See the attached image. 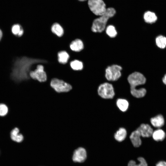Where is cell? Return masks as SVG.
<instances>
[{"label":"cell","instance_id":"6da1fadb","mask_svg":"<svg viewBox=\"0 0 166 166\" xmlns=\"http://www.w3.org/2000/svg\"><path fill=\"white\" fill-rule=\"evenodd\" d=\"M127 81L130 86V92L133 97L139 99L144 97L147 93V90L144 88L138 89L137 87L144 85L146 79L143 73L138 71L131 73L128 76Z\"/></svg>","mask_w":166,"mask_h":166},{"label":"cell","instance_id":"7a4b0ae2","mask_svg":"<svg viewBox=\"0 0 166 166\" xmlns=\"http://www.w3.org/2000/svg\"><path fill=\"white\" fill-rule=\"evenodd\" d=\"M31 61L25 57L17 58L12 68L11 74L12 79L16 82L27 79L29 77L30 65L32 63L30 62Z\"/></svg>","mask_w":166,"mask_h":166},{"label":"cell","instance_id":"3957f363","mask_svg":"<svg viewBox=\"0 0 166 166\" xmlns=\"http://www.w3.org/2000/svg\"><path fill=\"white\" fill-rule=\"evenodd\" d=\"M116 13L115 9L112 7L106 9L105 13L93 22L91 30L94 33H101L105 30L108 20L113 17Z\"/></svg>","mask_w":166,"mask_h":166},{"label":"cell","instance_id":"277c9868","mask_svg":"<svg viewBox=\"0 0 166 166\" xmlns=\"http://www.w3.org/2000/svg\"><path fill=\"white\" fill-rule=\"evenodd\" d=\"M98 96L105 100L113 99L115 95V89L111 83L104 82L98 85L97 89Z\"/></svg>","mask_w":166,"mask_h":166},{"label":"cell","instance_id":"5b68a950","mask_svg":"<svg viewBox=\"0 0 166 166\" xmlns=\"http://www.w3.org/2000/svg\"><path fill=\"white\" fill-rule=\"evenodd\" d=\"M122 67L114 64L107 67L105 70V77L109 81H116L119 79L121 76Z\"/></svg>","mask_w":166,"mask_h":166},{"label":"cell","instance_id":"8992f818","mask_svg":"<svg viewBox=\"0 0 166 166\" xmlns=\"http://www.w3.org/2000/svg\"><path fill=\"white\" fill-rule=\"evenodd\" d=\"M88 4L90 10L96 15L101 16L106 11L105 4L102 0H89Z\"/></svg>","mask_w":166,"mask_h":166},{"label":"cell","instance_id":"52a82bcc","mask_svg":"<svg viewBox=\"0 0 166 166\" xmlns=\"http://www.w3.org/2000/svg\"><path fill=\"white\" fill-rule=\"evenodd\" d=\"M50 85L55 91L59 93L68 92L72 88L70 84L57 78L52 79L50 82Z\"/></svg>","mask_w":166,"mask_h":166},{"label":"cell","instance_id":"ba28073f","mask_svg":"<svg viewBox=\"0 0 166 166\" xmlns=\"http://www.w3.org/2000/svg\"><path fill=\"white\" fill-rule=\"evenodd\" d=\"M29 75L32 79L41 82H44L47 79L46 73L44 70V66L42 65H37L34 70L30 71Z\"/></svg>","mask_w":166,"mask_h":166},{"label":"cell","instance_id":"9c48e42d","mask_svg":"<svg viewBox=\"0 0 166 166\" xmlns=\"http://www.w3.org/2000/svg\"><path fill=\"white\" fill-rule=\"evenodd\" d=\"M87 156V152L85 149L79 147L73 151L72 159L75 163H81L85 160Z\"/></svg>","mask_w":166,"mask_h":166},{"label":"cell","instance_id":"30bf717a","mask_svg":"<svg viewBox=\"0 0 166 166\" xmlns=\"http://www.w3.org/2000/svg\"><path fill=\"white\" fill-rule=\"evenodd\" d=\"M136 129L139 131L141 136L143 137H151L153 131L152 128L148 124L142 123Z\"/></svg>","mask_w":166,"mask_h":166},{"label":"cell","instance_id":"8fae6325","mask_svg":"<svg viewBox=\"0 0 166 166\" xmlns=\"http://www.w3.org/2000/svg\"><path fill=\"white\" fill-rule=\"evenodd\" d=\"M150 122L153 127L159 128L164 125L165 120L162 114H159L151 118L150 119Z\"/></svg>","mask_w":166,"mask_h":166},{"label":"cell","instance_id":"7c38bea8","mask_svg":"<svg viewBox=\"0 0 166 166\" xmlns=\"http://www.w3.org/2000/svg\"><path fill=\"white\" fill-rule=\"evenodd\" d=\"M141 136L139 131L137 129L132 131L129 136L130 139L133 145L135 147L140 146L142 143Z\"/></svg>","mask_w":166,"mask_h":166},{"label":"cell","instance_id":"4fadbf2b","mask_svg":"<svg viewBox=\"0 0 166 166\" xmlns=\"http://www.w3.org/2000/svg\"><path fill=\"white\" fill-rule=\"evenodd\" d=\"M69 47L73 51L79 52L84 49V43L81 39H76L71 42L69 45Z\"/></svg>","mask_w":166,"mask_h":166},{"label":"cell","instance_id":"5bb4252c","mask_svg":"<svg viewBox=\"0 0 166 166\" xmlns=\"http://www.w3.org/2000/svg\"><path fill=\"white\" fill-rule=\"evenodd\" d=\"M116 105L120 111L125 112L128 110L129 104L128 100L124 98H120L117 100Z\"/></svg>","mask_w":166,"mask_h":166},{"label":"cell","instance_id":"9a60e30c","mask_svg":"<svg viewBox=\"0 0 166 166\" xmlns=\"http://www.w3.org/2000/svg\"><path fill=\"white\" fill-rule=\"evenodd\" d=\"M143 18L145 22L149 24L154 23L157 20L155 13L150 11H147L144 13Z\"/></svg>","mask_w":166,"mask_h":166},{"label":"cell","instance_id":"2e32d148","mask_svg":"<svg viewBox=\"0 0 166 166\" xmlns=\"http://www.w3.org/2000/svg\"><path fill=\"white\" fill-rule=\"evenodd\" d=\"M127 135V131L126 129L123 127L118 128L114 134L115 139L118 142H122L125 140Z\"/></svg>","mask_w":166,"mask_h":166},{"label":"cell","instance_id":"e0dca14e","mask_svg":"<svg viewBox=\"0 0 166 166\" xmlns=\"http://www.w3.org/2000/svg\"><path fill=\"white\" fill-rule=\"evenodd\" d=\"M19 132V129L17 128H15L12 129L10 133L11 139L14 141L18 143L22 142L24 139L23 135L20 133Z\"/></svg>","mask_w":166,"mask_h":166},{"label":"cell","instance_id":"ac0fdd59","mask_svg":"<svg viewBox=\"0 0 166 166\" xmlns=\"http://www.w3.org/2000/svg\"><path fill=\"white\" fill-rule=\"evenodd\" d=\"M51 32L57 36L61 37L64 34V31L62 27L57 22L54 23L51 28Z\"/></svg>","mask_w":166,"mask_h":166},{"label":"cell","instance_id":"d6986e66","mask_svg":"<svg viewBox=\"0 0 166 166\" xmlns=\"http://www.w3.org/2000/svg\"><path fill=\"white\" fill-rule=\"evenodd\" d=\"M166 134L164 131L160 128L153 131L152 136L156 141H162L165 138Z\"/></svg>","mask_w":166,"mask_h":166},{"label":"cell","instance_id":"ffe728a7","mask_svg":"<svg viewBox=\"0 0 166 166\" xmlns=\"http://www.w3.org/2000/svg\"><path fill=\"white\" fill-rule=\"evenodd\" d=\"M57 57L58 62L62 64L67 63L69 58V54L65 50L59 51L57 54Z\"/></svg>","mask_w":166,"mask_h":166},{"label":"cell","instance_id":"44dd1931","mask_svg":"<svg viewBox=\"0 0 166 166\" xmlns=\"http://www.w3.org/2000/svg\"><path fill=\"white\" fill-rule=\"evenodd\" d=\"M11 31L14 35L18 37H21L24 33V30L22 26L17 23L14 24L12 26Z\"/></svg>","mask_w":166,"mask_h":166},{"label":"cell","instance_id":"7402d4cb","mask_svg":"<svg viewBox=\"0 0 166 166\" xmlns=\"http://www.w3.org/2000/svg\"><path fill=\"white\" fill-rule=\"evenodd\" d=\"M70 66L71 69L75 71L82 70L84 68L83 62L78 60H74L70 62Z\"/></svg>","mask_w":166,"mask_h":166},{"label":"cell","instance_id":"603a6c76","mask_svg":"<svg viewBox=\"0 0 166 166\" xmlns=\"http://www.w3.org/2000/svg\"><path fill=\"white\" fill-rule=\"evenodd\" d=\"M157 46L160 48L163 49L166 47V37L162 35L157 36L155 39Z\"/></svg>","mask_w":166,"mask_h":166},{"label":"cell","instance_id":"cb8c5ba5","mask_svg":"<svg viewBox=\"0 0 166 166\" xmlns=\"http://www.w3.org/2000/svg\"><path fill=\"white\" fill-rule=\"evenodd\" d=\"M105 33L111 38H115L117 35V32L115 27L113 25H109L106 27Z\"/></svg>","mask_w":166,"mask_h":166},{"label":"cell","instance_id":"d4e9b609","mask_svg":"<svg viewBox=\"0 0 166 166\" xmlns=\"http://www.w3.org/2000/svg\"><path fill=\"white\" fill-rule=\"evenodd\" d=\"M137 160L139 162V163L136 164L135 161L131 160L128 163V166H148L147 163L144 158L139 157Z\"/></svg>","mask_w":166,"mask_h":166},{"label":"cell","instance_id":"484cf974","mask_svg":"<svg viewBox=\"0 0 166 166\" xmlns=\"http://www.w3.org/2000/svg\"><path fill=\"white\" fill-rule=\"evenodd\" d=\"M8 112V108L7 106L3 104H0V116H4Z\"/></svg>","mask_w":166,"mask_h":166},{"label":"cell","instance_id":"4316f807","mask_svg":"<svg viewBox=\"0 0 166 166\" xmlns=\"http://www.w3.org/2000/svg\"><path fill=\"white\" fill-rule=\"evenodd\" d=\"M156 166H166V162L164 161H161L158 163Z\"/></svg>","mask_w":166,"mask_h":166},{"label":"cell","instance_id":"83f0119b","mask_svg":"<svg viewBox=\"0 0 166 166\" xmlns=\"http://www.w3.org/2000/svg\"><path fill=\"white\" fill-rule=\"evenodd\" d=\"M162 81L163 83L166 85V73L163 77Z\"/></svg>","mask_w":166,"mask_h":166},{"label":"cell","instance_id":"f1b7e54d","mask_svg":"<svg viewBox=\"0 0 166 166\" xmlns=\"http://www.w3.org/2000/svg\"><path fill=\"white\" fill-rule=\"evenodd\" d=\"M3 36V33L2 30L0 29V41L1 40Z\"/></svg>","mask_w":166,"mask_h":166},{"label":"cell","instance_id":"f546056e","mask_svg":"<svg viewBox=\"0 0 166 166\" xmlns=\"http://www.w3.org/2000/svg\"><path fill=\"white\" fill-rule=\"evenodd\" d=\"M80 1H85L87 0H78Z\"/></svg>","mask_w":166,"mask_h":166}]
</instances>
